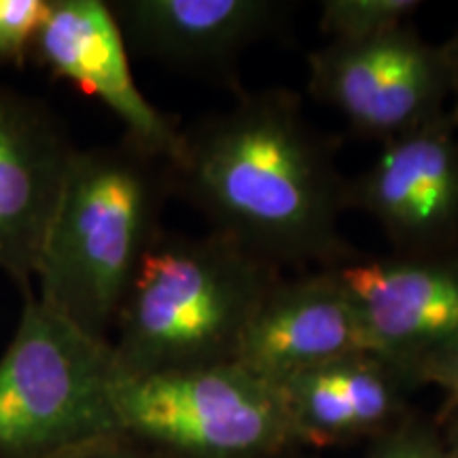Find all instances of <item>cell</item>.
<instances>
[{"instance_id":"cell-1","label":"cell","mask_w":458,"mask_h":458,"mask_svg":"<svg viewBox=\"0 0 458 458\" xmlns=\"http://www.w3.org/2000/svg\"><path fill=\"white\" fill-rule=\"evenodd\" d=\"M170 165L179 189L210 221L274 267L357 259L340 233L346 185L293 91L240 96L229 111L182 130Z\"/></svg>"},{"instance_id":"cell-2","label":"cell","mask_w":458,"mask_h":458,"mask_svg":"<svg viewBox=\"0 0 458 458\" xmlns=\"http://www.w3.org/2000/svg\"><path fill=\"white\" fill-rule=\"evenodd\" d=\"M170 165L123 139L77 148L38 257V301L111 342L119 310L157 238Z\"/></svg>"},{"instance_id":"cell-3","label":"cell","mask_w":458,"mask_h":458,"mask_svg":"<svg viewBox=\"0 0 458 458\" xmlns=\"http://www.w3.org/2000/svg\"><path fill=\"white\" fill-rule=\"evenodd\" d=\"M283 276L221 233L165 238L140 261L113 344L122 376L229 363Z\"/></svg>"},{"instance_id":"cell-4","label":"cell","mask_w":458,"mask_h":458,"mask_svg":"<svg viewBox=\"0 0 458 458\" xmlns=\"http://www.w3.org/2000/svg\"><path fill=\"white\" fill-rule=\"evenodd\" d=\"M117 376L111 342L28 297L0 357V458H49L119 431Z\"/></svg>"},{"instance_id":"cell-5","label":"cell","mask_w":458,"mask_h":458,"mask_svg":"<svg viewBox=\"0 0 458 458\" xmlns=\"http://www.w3.org/2000/svg\"><path fill=\"white\" fill-rule=\"evenodd\" d=\"M119 431L168 458H284L300 448L272 382L242 365L117 376Z\"/></svg>"},{"instance_id":"cell-6","label":"cell","mask_w":458,"mask_h":458,"mask_svg":"<svg viewBox=\"0 0 458 458\" xmlns=\"http://www.w3.org/2000/svg\"><path fill=\"white\" fill-rule=\"evenodd\" d=\"M308 89L354 134L382 145L445 117L450 100L442 45L427 43L408 24L312 51Z\"/></svg>"},{"instance_id":"cell-7","label":"cell","mask_w":458,"mask_h":458,"mask_svg":"<svg viewBox=\"0 0 458 458\" xmlns=\"http://www.w3.org/2000/svg\"><path fill=\"white\" fill-rule=\"evenodd\" d=\"M335 270L359 312L368 352L391 360L414 382L418 365L458 342V249L357 257Z\"/></svg>"},{"instance_id":"cell-8","label":"cell","mask_w":458,"mask_h":458,"mask_svg":"<svg viewBox=\"0 0 458 458\" xmlns=\"http://www.w3.org/2000/svg\"><path fill=\"white\" fill-rule=\"evenodd\" d=\"M346 204L380 223L394 255L458 249V139L448 119L382 145L346 185Z\"/></svg>"},{"instance_id":"cell-9","label":"cell","mask_w":458,"mask_h":458,"mask_svg":"<svg viewBox=\"0 0 458 458\" xmlns=\"http://www.w3.org/2000/svg\"><path fill=\"white\" fill-rule=\"evenodd\" d=\"M77 147L43 100L0 85V270L34 295L45 236Z\"/></svg>"},{"instance_id":"cell-10","label":"cell","mask_w":458,"mask_h":458,"mask_svg":"<svg viewBox=\"0 0 458 458\" xmlns=\"http://www.w3.org/2000/svg\"><path fill=\"white\" fill-rule=\"evenodd\" d=\"M51 74L100 100L125 128V140L172 164L182 130L147 100L130 68L128 45L108 3L47 0L32 55Z\"/></svg>"},{"instance_id":"cell-11","label":"cell","mask_w":458,"mask_h":458,"mask_svg":"<svg viewBox=\"0 0 458 458\" xmlns=\"http://www.w3.org/2000/svg\"><path fill=\"white\" fill-rule=\"evenodd\" d=\"M352 352H368L359 312L337 270H323L274 286L250 318L233 363L278 385Z\"/></svg>"},{"instance_id":"cell-12","label":"cell","mask_w":458,"mask_h":458,"mask_svg":"<svg viewBox=\"0 0 458 458\" xmlns=\"http://www.w3.org/2000/svg\"><path fill=\"white\" fill-rule=\"evenodd\" d=\"M108 7L128 47L193 72H225L289 11L274 0H114Z\"/></svg>"},{"instance_id":"cell-13","label":"cell","mask_w":458,"mask_h":458,"mask_svg":"<svg viewBox=\"0 0 458 458\" xmlns=\"http://www.w3.org/2000/svg\"><path fill=\"white\" fill-rule=\"evenodd\" d=\"M300 445H335L377 437L408 416L410 374L371 352L327 360L274 385Z\"/></svg>"},{"instance_id":"cell-14","label":"cell","mask_w":458,"mask_h":458,"mask_svg":"<svg viewBox=\"0 0 458 458\" xmlns=\"http://www.w3.org/2000/svg\"><path fill=\"white\" fill-rule=\"evenodd\" d=\"M418 7L414 0H325L318 28L331 41H363L408 24Z\"/></svg>"},{"instance_id":"cell-15","label":"cell","mask_w":458,"mask_h":458,"mask_svg":"<svg viewBox=\"0 0 458 458\" xmlns=\"http://www.w3.org/2000/svg\"><path fill=\"white\" fill-rule=\"evenodd\" d=\"M47 0H0V66L21 68L43 24Z\"/></svg>"},{"instance_id":"cell-16","label":"cell","mask_w":458,"mask_h":458,"mask_svg":"<svg viewBox=\"0 0 458 458\" xmlns=\"http://www.w3.org/2000/svg\"><path fill=\"white\" fill-rule=\"evenodd\" d=\"M363 458H450L442 433L431 425L405 416L397 425L371 439Z\"/></svg>"},{"instance_id":"cell-17","label":"cell","mask_w":458,"mask_h":458,"mask_svg":"<svg viewBox=\"0 0 458 458\" xmlns=\"http://www.w3.org/2000/svg\"><path fill=\"white\" fill-rule=\"evenodd\" d=\"M49 458H168L162 452L148 448L147 444L130 437L122 431H114L102 437L89 439L79 445H72L60 454Z\"/></svg>"},{"instance_id":"cell-18","label":"cell","mask_w":458,"mask_h":458,"mask_svg":"<svg viewBox=\"0 0 458 458\" xmlns=\"http://www.w3.org/2000/svg\"><path fill=\"white\" fill-rule=\"evenodd\" d=\"M416 385H433L445 393V405H458V342L435 357L427 359L414 371Z\"/></svg>"},{"instance_id":"cell-19","label":"cell","mask_w":458,"mask_h":458,"mask_svg":"<svg viewBox=\"0 0 458 458\" xmlns=\"http://www.w3.org/2000/svg\"><path fill=\"white\" fill-rule=\"evenodd\" d=\"M442 51L445 60V71H448V89H450L445 119H448L452 128L458 130V32L450 38L448 43L442 45Z\"/></svg>"},{"instance_id":"cell-20","label":"cell","mask_w":458,"mask_h":458,"mask_svg":"<svg viewBox=\"0 0 458 458\" xmlns=\"http://www.w3.org/2000/svg\"><path fill=\"white\" fill-rule=\"evenodd\" d=\"M444 445L448 450L450 458H458V405H452V408H444Z\"/></svg>"}]
</instances>
